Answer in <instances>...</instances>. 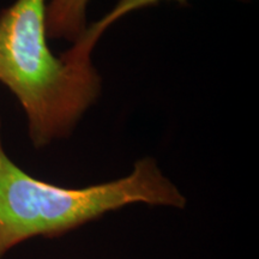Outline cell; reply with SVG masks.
<instances>
[{
    "instance_id": "cell-1",
    "label": "cell",
    "mask_w": 259,
    "mask_h": 259,
    "mask_svg": "<svg viewBox=\"0 0 259 259\" xmlns=\"http://www.w3.org/2000/svg\"><path fill=\"white\" fill-rule=\"evenodd\" d=\"M135 203L184 209L187 199L153 157L138 160L121 179L82 189L36 179L8 156L0 132V259L29 239L59 238Z\"/></svg>"
},
{
    "instance_id": "cell-2",
    "label": "cell",
    "mask_w": 259,
    "mask_h": 259,
    "mask_svg": "<svg viewBox=\"0 0 259 259\" xmlns=\"http://www.w3.org/2000/svg\"><path fill=\"white\" fill-rule=\"evenodd\" d=\"M46 9V0H16L0 11V83L23 107L36 148L70 136L101 93L93 63H70L51 51Z\"/></svg>"
},
{
    "instance_id": "cell-3",
    "label": "cell",
    "mask_w": 259,
    "mask_h": 259,
    "mask_svg": "<svg viewBox=\"0 0 259 259\" xmlns=\"http://www.w3.org/2000/svg\"><path fill=\"white\" fill-rule=\"evenodd\" d=\"M160 2H163V0H118L114 8L105 17H102L100 21L95 22V23L87 28L82 37L76 44H73V46L70 50L61 53L60 57L64 60L70 61V63L90 64L92 63L90 54H92L96 42L106 31V29H108L114 22L122 18L127 14H131L136 10L148 8V6H154ZM173 2L179 3L183 6L189 4V0H173Z\"/></svg>"
},
{
    "instance_id": "cell-4",
    "label": "cell",
    "mask_w": 259,
    "mask_h": 259,
    "mask_svg": "<svg viewBox=\"0 0 259 259\" xmlns=\"http://www.w3.org/2000/svg\"><path fill=\"white\" fill-rule=\"evenodd\" d=\"M89 0H51L46 9L48 38H65L76 44L85 32Z\"/></svg>"
}]
</instances>
